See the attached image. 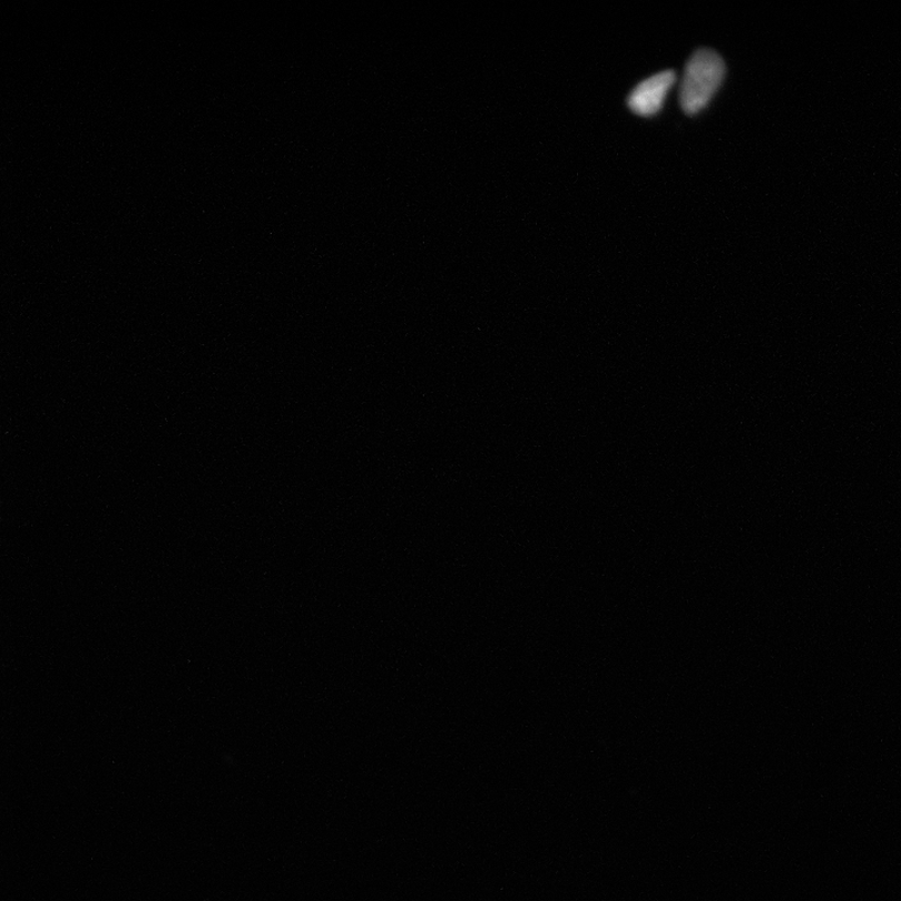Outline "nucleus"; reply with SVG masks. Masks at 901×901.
<instances>
[{
  "mask_svg": "<svg viewBox=\"0 0 901 901\" xmlns=\"http://www.w3.org/2000/svg\"><path fill=\"white\" fill-rule=\"evenodd\" d=\"M726 67L712 49H698L688 60L680 87V105L688 116L697 115L711 104L723 85Z\"/></svg>",
  "mask_w": 901,
  "mask_h": 901,
  "instance_id": "f257e3e1",
  "label": "nucleus"
},
{
  "mask_svg": "<svg viewBox=\"0 0 901 901\" xmlns=\"http://www.w3.org/2000/svg\"><path fill=\"white\" fill-rule=\"evenodd\" d=\"M676 75L674 70H665L647 78L639 86L634 88L627 105L634 114L650 117L659 112L663 108L667 94L674 86Z\"/></svg>",
  "mask_w": 901,
  "mask_h": 901,
  "instance_id": "f03ea898",
  "label": "nucleus"
}]
</instances>
